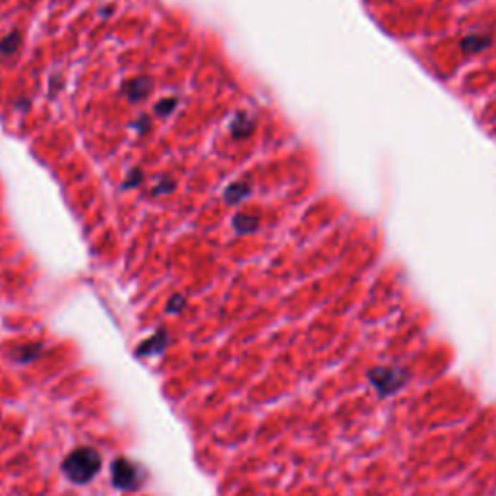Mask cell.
<instances>
[{"label":"cell","instance_id":"1","mask_svg":"<svg viewBox=\"0 0 496 496\" xmlns=\"http://www.w3.org/2000/svg\"><path fill=\"white\" fill-rule=\"evenodd\" d=\"M101 467V456L93 448H76L62 461V471L72 483L84 485L92 480Z\"/></svg>","mask_w":496,"mask_h":496},{"label":"cell","instance_id":"2","mask_svg":"<svg viewBox=\"0 0 496 496\" xmlns=\"http://www.w3.org/2000/svg\"><path fill=\"white\" fill-rule=\"evenodd\" d=\"M111 473H113V483L115 487L123 488V490H132L140 485V477H138V469L136 465L130 464L128 459H116L113 467H111Z\"/></svg>","mask_w":496,"mask_h":496},{"label":"cell","instance_id":"3","mask_svg":"<svg viewBox=\"0 0 496 496\" xmlns=\"http://www.w3.org/2000/svg\"><path fill=\"white\" fill-rule=\"evenodd\" d=\"M488 45V37H467L464 41V51L467 53H477L480 49H485Z\"/></svg>","mask_w":496,"mask_h":496},{"label":"cell","instance_id":"4","mask_svg":"<svg viewBox=\"0 0 496 496\" xmlns=\"http://www.w3.org/2000/svg\"><path fill=\"white\" fill-rule=\"evenodd\" d=\"M163 347H165V341H161V333H159L157 337H154L151 341H147L144 347H140L138 353L140 355H144V353H147V355H154V353H159Z\"/></svg>","mask_w":496,"mask_h":496}]
</instances>
